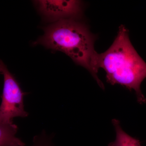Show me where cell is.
Here are the masks:
<instances>
[{"label": "cell", "mask_w": 146, "mask_h": 146, "mask_svg": "<svg viewBox=\"0 0 146 146\" xmlns=\"http://www.w3.org/2000/svg\"><path fill=\"white\" fill-rule=\"evenodd\" d=\"M34 3L45 21L52 23L65 19L81 20L83 15L81 1L38 0Z\"/></svg>", "instance_id": "4"}, {"label": "cell", "mask_w": 146, "mask_h": 146, "mask_svg": "<svg viewBox=\"0 0 146 146\" xmlns=\"http://www.w3.org/2000/svg\"><path fill=\"white\" fill-rule=\"evenodd\" d=\"M112 122L116 132V139L108 146H142L139 140L131 137L123 130L119 120L113 119Z\"/></svg>", "instance_id": "6"}, {"label": "cell", "mask_w": 146, "mask_h": 146, "mask_svg": "<svg viewBox=\"0 0 146 146\" xmlns=\"http://www.w3.org/2000/svg\"><path fill=\"white\" fill-rule=\"evenodd\" d=\"M31 146H52L51 141L46 138H37L35 139L33 145Z\"/></svg>", "instance_id": "7"}, {"label": "cell", "mask_w": 146, "mask_h": 146, "mask_svg": "<svg viewBox=\"0 0 146 146\" xmlns=\"http://www.w3.org/2000/svg\"><path fill=\"white\" fill-rule=\"evenodd\" d=\"M97 68L106 72V81L111 85L120 84L134 90L140 104L146 103L141 86L146 78V63L131 44L129 31L123 25L119 27L112 44L104 52L98 53Z\"/></svg>", "instance_id": "2"}, {"label": "cell", "mask_w": 146, "mask_h": 146, "mask_svg": "<svg viewBox=\"0 0 146 146\" xmlns=\"http://www.w3.org/2000/svg\"><path fill=\"white\" fill-rule=\"evenodd\" d=\"M1 74L3 76L4 85L0 105V123L13 125L14 118L28 116L24 108V97L26 94L6 66Z\"/></svg>", "instance_id": "3"}, {"label": "cell", "mask_w": 146, "mask_h": 146, "mask_svg": "<svg viewBox=\"0 0 146 146\" xmlns=\"http://www.w3.org/2000/svg\"><path fill=\"white\" fill-rule=\"evenodd\" d=\"M18 127L16 125L0 123V146H24L25 144L16 134Z\"/></svg>", "instance_id": "5"}, {"label": "cell", "mask_w": 146, "mask_h": 146, "mask_svg": "<svg viewBox=\"0 0 146 146\" xmlns=\"http://www.w3.org/2000/svg\"><path fill=\"white\" fill-rule=\"evenodd\" d=\"M79 19L61 20L44 28V34L34 42L54 51H59L75 63L86 69L102 89L104 85L98 75L96 61L98 53L94 44L96 37Z\"/></svg>", "instance_id": "1"}, {"label": "cell", "mask_w": 146, "mask_h": 146, "mask_svg": "<svg viewBox=\"0 0 146 146\" xmlns=\"http://www.w3.org/2000/svg\"><path fill=\"white\" fill-rule=\"evenodd\" d=\"M6 65L4 63L2 60H0V74H1L2 72Z\"/></svg>", "instance_id": "8"}]
</instances>
